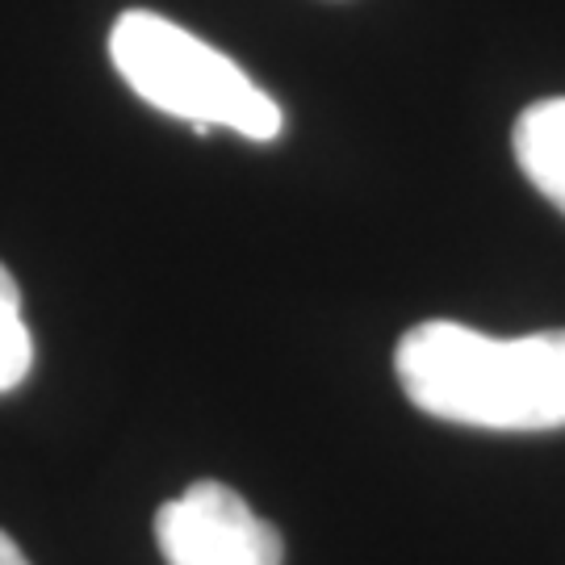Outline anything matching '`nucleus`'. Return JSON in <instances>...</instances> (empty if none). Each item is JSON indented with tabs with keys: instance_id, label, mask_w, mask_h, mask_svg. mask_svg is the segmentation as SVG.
<instances>
[{
	"instance_id": "1",
	"label": "nucleus",
	"mask_w": 565,
	"mask_h": 565,
	"mask_svg": "<svg viewBox=\"0 0 565 565\" xmlns=\"http://www.w3.org/2000/svg\"><path fill=\"white\" fill-rule=\"evenodd\" d=\"M394 373L406 398L445 424L486 431L565 427V331L499 340L431 319L398 340Z\"/></svg>"
},
{
	"instance_id": "2",
	"label": "nucleus",
	"mask_w": 565,
	"mask_h": 565,
	"mask_svg": "<svg viewBox=\"0 0 565 565\" xmlns=\"http://www.w3.org/2000/svg\"><path fill=\"white\" fill-rule=\"evenodd\" d=\"M109 60L142 102L189 121L198 135L223 126L252 142H273L285 130L281 105L239 63L160 13H121L109 30Z\"/></svg>"
},
{
	"instance_id": "3",
	"label": "nucleus",
	"mask_w": 565,
	"mask_h": 565,
	"mask_svg": "<svg viewBox=\"0 0 565 565\" xmlns=\"http://www.w3.org/2000/svg\"><path fill=\"white\" fill-rule=\"evenodd\" d=\"M156 545L168 565H281V532L223 482H193L156 511Z\"/></svg>"
},
{
	"instance_id": "4",
	"label": "nucleus",
	"mask_w": 565,
	"mask_h": 565,
	"mask_svg": "<svg viewBox=\"0 0 565 565\" xmlns=\"http://www.w3.org/2000/svg\"><path fill=\"white\" fill-rule=\"evenodd\" d=\"M511 147L527 181L565 214V97L527 105L511 130Z\"/></svg>"
},
{
	"instance_id": "5",
	"label": "nucleus",
	"mask_w": 565,
	"mask_h": 565,
	"mask_svg": "<svg viewBox=\"0 0 565 565\" xmlns=\"http://www.w3.org/2000/svg\"><path fill=\"white\" fill-rule=\"evenodd\" d=\"M34 369V335L21 319V289L0 264V394L18 390Z\"/></svg>"
},
{
	"instance_id": "6",
	"label": "nucleus",
	"mask_w": 565,
	"mask_h": 565,
	"mask_svg": "<svg viewBox=\"0 0 565 565\" xmlns=\"http://www.w3.org/2000/svg\"><path fill=\"white\" fill-rule=\"evenodd\" d=\"M0 565H30L25 562V553H21L18 541H13L9 532H0Z\"/></svg>"
}]
</instances>
